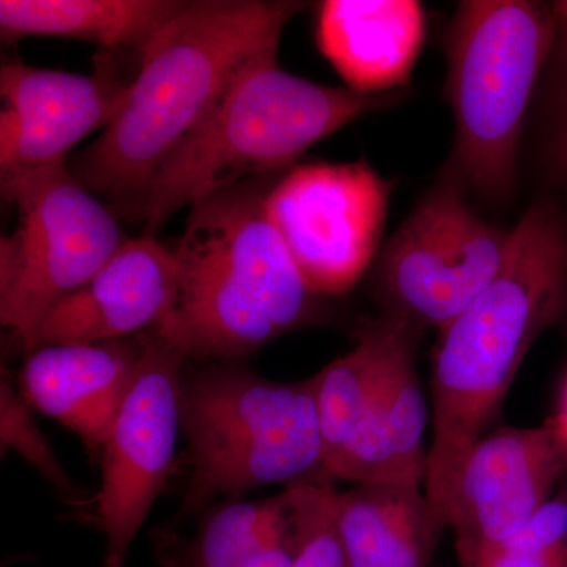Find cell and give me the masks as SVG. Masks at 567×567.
<instances>
[{"mask_svg": "<svg viewBox=\"0 0 567 567\" xmlns=\"http://www.w3.org/2000/svg\"><path fill=\"white\" fill-rule=\"evenodd\" d=\"M566 475L567 443L550 421L481 436L447 507L461 565L516 535Z\"/></svg>", "mask_w": 567, "mask_h": 567, "instance_id": "cell-12", "label": "cell"}, {"mask_svg": "<svg viewBox=\"0 0 567 567\" xmlns=\"http://www.w3.org/2000/svg\"><path fill=\"white\" fill-rule=\"evenodd\" d=\"M276 175L237 183L192 205L173 248L181 292L155 328L186 360H238L319 319L320 297L265 210Z\"/></svg>", "mask_w": 567, "mask_h": 567, "instance_id": "cell-3", "label": "cell"}, {"mask_svg": "<svg viewBox=\"0 0 567 567\" xmlns=\"http://www.w3.org/2000/svg\"><path fill=\"white\" fill-rule=\"evenodd\" d=\"M185 0H0L3 43L25 37L85 41L100 52L147 50Z\"/></svg>", "mask_w": 567, "mask_h": 567, "instance_id": "cell-18", "label": "cell"}, {"mask_svg": "<svg viewBox=\"0 0 567 567\" xmlns=\"http://www.w3.org/2000/svg\"><path fill=\"white\" fill-rule=\"evenodd\" d=\"M178 292L181 267L174 249L152 234L126 238L84 286L52 306L37 331L35 349L155 330L173 312Z\"/></svg>", "mask_w": 567, "mask_h": 567, "instance_id": "cell-13", "label": "cell"}, {"mask_svg": "<svg viewBox=\"0 0 567 567\" xmlns=\"http://www.w3.org/2000/svg\"><path fill=\"white\" fill-rule=\"evenodd\" d=\"M424 39V10L413 0H327L319 7V50L354 92H394L409 82Z\"/></svg>", "mask_w": 567, "mask_h": 567, "instance_id": "cell-15", "label": "cell"}, {"mask_svg": "<svg viewBox=\"0 0 567 567\" xmlns=\"http://www.w3.org/2000/svg\"><path fill=\"white\" fill-rule=\"evenodd\" d=\"M292 506L289 516L267 539L257 544L248 554L229 567H292L301 539H303V514L298 483L289 484Z\"/></svg>", "mask_w": 567, "mask_h": 567, "instance_id": "cell-23", "label": "cell"}, {"mask_svg": "<svg viewBox=\"0 0 567 567\" xmlns=\"http://www.w3.org/2000/svg\"><path fill=\"white\" fill-rule=\"evenodd\" d=\"M92 74L39 69L21 59L0 70L2 181L66 164L74 145L106 128L128 100L133 81L121 76L114 54L99 52Z\"/></svg>", "mask_w": 567, "mask_h": 567, "instance_id": "cell-11", "label": "cell"}, {"mask_svg": "<svg viewBox=\"0 0 567 567\" xmlns=\"http://www.w3.org/2000/svg\"><path fill=\"white\" fill-rule=\"evenodd\" d=\"M182 432L193 466L183 517L218 496L323 475L315 377L284 383L212 365L183 380Z\"/></svg>", "mask_w": 567, "mask_h": 567, "instance_id": "cell-5", "label": "cell"}, {"mask_svg": "<svg viewBox=\"0 0 567 567\" xmlns=\"http://www.w3.org/2000/svg\"><path fill=\"white\" fill-rule=\"evenodd\" d=\"M402 92L360 93L293 76L278 51L252 62L152 175L134 219L155 235L171 216L212 194L292 169L317 142Z\"/></svg>", "mask_w": 567, "mask_h": 567, "instance_id": "cell-4", "label": "cell"}, {"mask_svg": "<svg viewBox=\"0 0 567 567\" xmlns=\"http://www.w3.org/2000/svg\"><path fill=\"white\" fill-rule=\"evenodd\" d=\"M391 183L369 166L309 163L276 181L265 210L309 289L349 292L374 260L385 229Z\"/></svg>", "mask_w": 567, "mask_h": 567, "instance_id": "cell-9", "label": "cell"}, {"mask_svg": "<svg viewBox=\"0 0 567 567\" xmlns=\"http://www.w3.org/2000/svg\"><path fill=\"white\" fill-rule=\"evenodd\" d=\"M29 402L20 390L11 385L9 377L3 372L2 388H0V440L2 450L14 447L22 454L41 475L66 494H74L73 483L66 473L63 472L58 458L52 454L44 436L33 423Z\"/></svg>", "mask_w": 567, "mask_h": 567, "instance_id": "cell-22", "label": "cell"}, {"mask_svg": "<svg viewBox=\"0 0 567 567\" xmlns=\"http://www.w3.org/2000/svg\"><path fill=\"white\" fill-rule=\"evenodd\" d=\"M17 226L0 240V320L35 349L52 306L84 286L126 240L110 205L81 185L66 164L2 181Z\"/></svg>", "mask_w": 567, "mask_h": 567, "instance_id": "cell-7", "label": "cell"}, {"mask_svg": "<svg viewBox=\"0 0 567 567\" xmlns=\"http://www.w3.org/2000/svg\"><path fill=\"white\" fill-rule=\"evenodd\" d=\"M555 18H557V40H555L554 54L557 58L559 70L558 118L555 130V163L567 189V2H555Z\"/></svg>", "mask_w": 567, "mask_h": 567, "instance_id": "cell-25", "label": "cell"}, {"mask_svg": "<svg viewBox=\"0 0 567 567\" xmlns=\"http://www.w3.org/2000/svg\"><path fill=\"white\" fill-rule=\"evenodd\" d=\"M292 494L256 502H233L204 518L192 537L156 536L155 551L162 567H229L267 539L286 520Z\"/></svg>", "mask_w": 567, "mask_h": 567, "instance_id": "cell-20", "label": "cell"}, {"mask_svg": "<svg viewBox=\"0 0 567 567\" xmlns=\"http://www.w3.org/2000/svg\"><path fill=\"white\" fill-rule=\"evenodd\" d=\"M555 40L551 3H458L446 32V87L456 115L454 166L462 188L491 203L513 193L525 112Z\"/></svg>", "mask_w": 567, "mask_h": 567, "instance_id": "cell-6", "label": "cell"}, {"mask_svg": "<svg viewBox=\"0 0 567 567\" xmlns=\"http://www.w3.org/2000/svg\"><path fill=\"white\" fill-rule=\"evenodd\" d=\"M416 344L417 339L409 342L395 357L363 423L324 475L357 484L424 486L427 406L416 371Z\"/></svg>", "mask_w": 567, "mask_h": 567, "instance_id": "cell-16", "label": "cell"}, {"mask_svg": "<svg viewBox=\"0 0 567 567\" xmlns=\"http://www.w3.org/2000/svg\"><path fill=\"white\" fill-rule=\"evenodd\" d=\"M333 516L349 567H427L447 527L423 487L405 484L336 492Z\"/></svg>", "mask_w": 567, "mask_h": 567, "instance_id": "cell-17", "label": "cell"}, {"mask_svg": "<svg viewBox=\"0 0 567 567\" xmlns=\"http://www.w3.org/2000/svg\"><path fill=\"white\" fill-rule=\"evenodd\" d=\"M140 338L41 346L29 352L20 386L29 405L80 436L102 456L123 402L140 374Z\"/></svg>", "mask_w": 567, "mask_h": 567, "instance_id": "cell-14", "label": "cell"}, {"mask_svg": "<svg viewBox=\"0 0 567 567\" xmlns=\"http://www.w3.org/2000/svg\"><path fill=\"white\" fill-rule=\"evenodd\" d=\"M308 3L193 0L164 24L133 78L128 100L102 136L66 164L112 212L133 218L159 164L207 117L257 59L279 50Z\"/></svg>", "mask_w": 567, "mask_h": 567, "instance_id": "cell-1", "label": "cell"}, {"mask_svg": "<svg viewBox=\"0 0 567 567\" xmlns=\"http://www.w3.org/2000/svg\"><path fill=\"white\" fill-rule=\"evenodd\" d=\"M550 423L557 427L558 434L567 443V377L563 383L561 393H559L557 413L551 416Z\"/></svg>", "mask_w": 567, "mask_h": 567, "instance_id": "cell-26", "label": "cell"}, {"mask_svg": "<svg viewBox=\"0 0 567 567\" xmlns=\"http://www.w3.org/2000/svg\"><path fill=\"white\" fill-rule=\"evenodd\" d=\"M566 311L567 223L557 205L539 203L509 233L494 281L440 330L424 492L446 525L470 450L498 415L529 347Z\"/></svg>", "mask_w": 567, "mask_h": 567, "instance_id": "cell-2", "label": "cell"}, {"mask_svg": "<svg viewBox=\"0 0 567 567\" xmlns=\"http://www.w3.org/2000/svg\"><path fill=\"white\" fill-rule=\"evenodd\" d=\"M462 567H567V544L557 547H525L502 543L480 551Z\"/></svg>", "mask_w": 567, "mask_h": 567, "instance_id": "cell-24", "label": "cell"}, {"mask_svg": "<svg viewBox=\"0 0 567 567\" xmlns=\"http://www.w3.org/2000/svg\"><path fill=\"white\" fill-rule=\"evenodd\" d=\"M420 330V324L393 315L364 323L357 346L315 375L323 475L363 423L395 357Z\"/></svg>", "mask_w": 567, "mask_h": 567, "instance_id": "cell-19", "label": "cell"}, {"mask_svg": "<svg viewBox=\"0 0 567 567\" xmlns=\"http://www.w3.org/2000/svg\"><path fill=\"white\" fill-rule=\"evenodd\" d=\"M301 494L303 539L292 567H349L333 516L336 488L331 477L297 481Z\"/></svg>", "mask_w": 567, "mask_h": 567, "instance_id": "cell-21", "label": "cell"}, {"mask_svg": "<svg viewBox=\"0 0 567 567\" xmlns=\"http://www.w3.org/2000/svg\"><path fill=\"white\" fill-rule=\"evenodd\" d=\"M144 354L102 451L96 495L106 548L104 567H126L130 547L163 494L182 431L185 354L156 330L142 334Z\"/></svg>", "mask_w": 567, "mask_h": 567, "instance_id": "cell-10", "label": "cell"}, {"mask_svg": "<svg viewBox=\"0 0 567 567\" xmlns=\"http://www.w3.org/2000/svg\"><path fill=\"white\" fill-rule=\"evenodd\" d=\"M462 189L457 181L436 186L388 241L380 262L388 315L443 330L502 270L509 234L481 218Z\"/></svg>", "mask_w": 567, "mask_h": 567, "instance_id": "cell-8", "label": "cell"}]
</instances>
